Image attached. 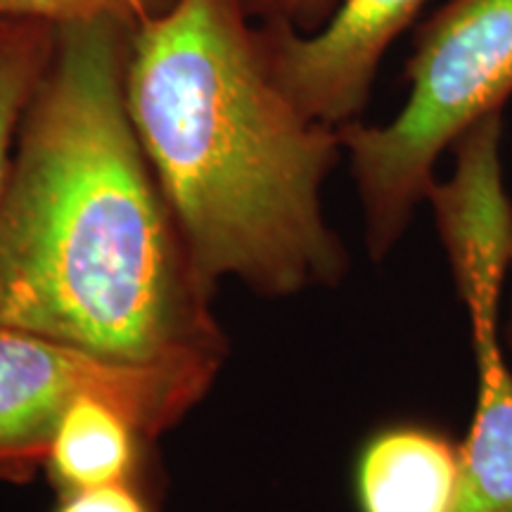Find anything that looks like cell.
I'll use <instances>...</instances> for the list:
<instances>
[{"label": "cell", "instance_id": "6da1fadb", "mask_svg": "<svg viewBox=\"0 0 512 512\" xmlns=\"http://www.w3.org/2000/svg\"><path fill=\"white\" fill-rule=\"evenodd\" d=\"M131 27H57L0 207V323L124 358L226 356L126 102Z\"/></svg>", "mask_w": 512, "mask_h": 512}, {"label": "cell", "instance_id": "7a4b0ae2", "mask_svg": "<svg viewBox=\"0 0 512 512\" xmlns=\"http://www.w3.org/2000/svg\"><path fill=\"white\" fill-rule=\"evenodd\" d=\"M126 102L140 145L211 292L330 287L347 252L323 211L339 131L280 83L242 0H176L133 31Z\"/></svg>", "mask_w": 512, "mask_h": 512}, {"label": "cell", "instance_id": "3957f363", "mask_svg": "<svg viewBox=\"0 0 512 512\" xmlns=\"http://www.w3.org/2000/svg\"><path fill=\"white\" fill-rule=\"evenodd\" d=\"M401 112L380 126H339L366 223L382 261L434 183V166L470 126L512 98V0H448L420 24Z\"/></svg>", "mask_w": 512, "mask_h": 512}, {"label": "cell", "instance_id": "277c9868", "mask_svg": "<svg viewBox=\"0 0 512 512\" xmlns=\"http://www.w3.org/2000/svg\"><path fill=\"white\" fill-rule=\"evenodd\" d=\"M223 361H124L0 323V482L27 484L46 465L62 415L83 396L117 403L150 439L207 396Z\"/></svg>", "mask_w": 512, "mask_h": 512}, {"label": "cell", "instance_id": "5b68a950", "mask_svg": "<svg viewBox=\"0 0 512 512\" xmlns=\"http://www.w3.org/2000/svg\"><path fill=\"white\" fill-rule=\"evenodd\" d=\"M503 112L470 126L451 147L446 181L427 190L472 342L503 335L501 299L512 271V200L503 183Z\"/></svg>", "mask_w": 512, "mask_h": 512}, {"label": "cell", "instance_id": "8992f818", "mask_svg": "<svg viewBox=\"0 0 512 512\" xmlns=\"http://www.w3.org/2000/svg\"><path fill=\"white\" fill-rule=\"evenodd\" d=\"M430 0H339L313 34L259 24L280 88L306 117L339 128L361 119L387 50Z\"/></svg>", "mask_w": 512, "mask_h": 512}, {"label": "cell", "instance_id": "52a82bcc", "mask_svg": "<svg viewBox=\"0 0 512 512\" xmlns=\"http://www.w3.org/2000/svg\"><path fill=\"white\" fill-rule=\"evenodd\" d=\"M460 441L427 422H392L358 448L354 494L361 512H453Z\"/></svg>", "mask_w": 512, "mask_h": 512}, {"label": "cell", "instance_id": "ba28073f", "mask_svg": "<svg viewBox=\"0 0 512 512\" xmlns=\"http://www.w3.org/2000/svg\"><path fill=\"white\" fill-rule=\"evenodd\" d=\"M477 401L460 441L453 512H512V370L503 337L472 342Z\"/></svg>", "mask_w": 512, "mask_h": 512}, {"label": "cell", "instance_id": "9c48e42d", "mask_svg": "<svg viewBox=\"0 0 512 512\" xmlns=\"http://www.w3.org/2000/svg\"><path fill=\"white\" fill-rule=\"evenodd\" d=\"M150 441L117 403L83 396L55 427L43 472L57 494L119 482L150 484Z\"/></svg>", "mask_w": 512, "mask_h": 512}, {"label": "cell", "instance_id": "30bf717a", "mask_svg": "<svg viewBox=\"0 0 512 512\" xmlns=\"http://www.w3.org/2000/svg\"><path fill=\"white\" fill-rule=\"evenodd\" d=\"M57 24L0 17V207L8 188L19 124L53 60Z\"/></svg>", "mask_w": 512, "mask_h": 512}, {"label": "cell", "instance_id": "8fae6325", "mask_svg": "<svg viewBox=\"0 0 512 512\" xmlns=\"http://www.w3.org/2000/svg\"><path fill=\"white\" fill-rule=\"evenodd\" d=\"M176 0H0V17L43 19V22L72 24L88 19H117L138 29L152 22Z\"/></svg>", "mask_w": 512, "mask_h": 512}, {"label": "cell", "instance_id": "7c38bea8", "mask_svg": "<svg viewBox=\"0 0 512 512\" xmlns=\"http://www.w3.org/2000/svg\"><path fill=\"white\" fill-rule=\"evenodd\" d=\"M53 512H157L150 484L119 482L57 494Z\"/></svg>", "mask_w": 512, "mask_h": 512}, {"label": "cell", "instance_id": "4fadbf2b", "mask_svg": "<svg viewBox=\"0 0 512 512\" xmlns=\"http://www.w3.org/2000/svg\"><path fill=\"white\" fill-rule=\"evenodd\" d=\"M254 22H278L313 34L323 27L337 10L339 0H242Z\"/></svg>", "mask_w": 512, "mask_h": 512}, {"label": "cell", "instance_id": "5bb4252c", "mask_svg": "<svg viewBox=\"0 0 512 512\" xmlns=\"http://www.w3.org/2000/svg\"><path fill=\"white\" fill-rule=\"evenodd\" d=\"M510 302H508V318H505V328H503V344L505 351L512 356V271H510Z\"/></svg>", "mask_w": 512, "mask_h": 512}]
</instances>
